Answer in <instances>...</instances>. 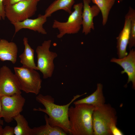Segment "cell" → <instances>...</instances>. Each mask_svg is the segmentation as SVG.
<instances>
[{"label":"cell","instance_id":"obj_28","mask_svg":"<svg viewBox=\"0 0 135 135\" xmlns=\"http://www.w3.org/2000/svg\"><path fill=\"white\" fill-rule=\"evenodd\" d=\"M118 1V2H122V1L123 0H116Z\"/></svg>","mask_w":135,"mask_h":135},{"label":"cell","instance_id":"obj_24","mask_svg":"<svg viewBox=\"0 0 135 135\" xmlns=\"http://www.w3.org/2000/svg\"><path fill=\"white\" fill-rule=\"evenodd\" d=\"M4 0H0V20H4L6 17L4 6L3 5Z\"/></svg>","mask_w":135,"mask_h":135},{"label":"cell","instance_id":"obj_12","mask_svg":"<svg viewBox=\"0 0 135 135\" xmlns=\"http://www.w3.org/2000/svg\"><path fill=\"white\" fill-rule=\"evenodd\" d=\"M47 18L44 15H39L35 19L27 18L21 22L12 23L14 28L15 34L22 29H28L40 33L46 34L47 32L43 27V24L46 22Z\"/></svg>","mask_w":135,"mask_h":135},{"label":"cell","instance_id":"obj_25","mask_svg":"<svg viewBox=\"0 0 135 135\" xmlns=\"http://www.w3.org/2000/svg\"><path fill=\"white\" fill-rule=\"evenodd\" d=\"M24 0H4L3 1V5L4 6L12 4L20 1ZM39 2L42 0H36Z\"/></svg>","mask_w":135,"mask_h":135},{"label":"cell","instance_id":"obj_18","mask_svg":"<svg viewBox=\"0 0 135 135\" xmlns=\"http://www.w3.org/2000/svg\"><path fill=\"white\" fill-rule=\"evenodd\" d=\"M48 116L44 115L46 122L45 125L32 128V135H66V133L62 128L56 126H51L48 120Z\"/></svg>","mask_w":135,"mask_h":135},{"label":"cell","instance_id":"obj_1","mask_svg":"<svg viewBox=\"0 0 135 135\" xmlns=\"http://www.w3.org/2000/svg\"><path fill=\"white\" fill-rule=\"evenodd\" d=\"M86 94L85 93L81 95L74 96L73 98L69 103L63 105L55 104L54 98L50 95L39 94L36 97V100L42 104L44 108L40 107L34 108L33 110L45 113L48 116V120L51 126L58 127L67 134H71L68 116L70 106L76 100Z\"/></svg>","mask_w":135,"mask_h":135},{"label":"cell","instance_id":"obj_5","mask_svg":"<svg viewBox=\"0 0 135 135\" xmlns=\"http://www.w3.org/2000/svg\"><path fill=\"white\" fill-rule=\"evenodd\" d=\"M38 2L36 0H24L4 6L6 17L12 24L29 18L35 14Z\"/></svg>","mask_w":135,"mask_h":135},{"label":"cell","instance_id":"obj_26","mask_svg":"<svg viewBox=\"0 0 135 135\" xmlns=\"http://www.w3.org/2000/svg\"><path fill=\"white\" fill-rule=\"evenodd\" d=\"M2 110V104L1 102V97L0 96V124L1 125L3 124V121L1 119V113Z\"/></svg>","mask_w":135,"mask_h":135},{"label":"cell","instance_id":"obj_3","mask_svg":"<svg viewBox=\"0 0 135 135\" xmlns=\"http://www.w3.org/2000/svg\"><path fill=\"white\" fill-rule=\"evenodd\" d=\"M117 120L116 110L110 104L95 107L92 115L93 135H112L110 127Z\"/></svg>","mask_w":135,"mask_h":135},{"label":"cell","instance_id":"obj_7","mask_svg":"<svg viewBox=\"0 0 135 135\" xmlns=\"http://www.w3.org/2000/svg\"><path fill=\"white\" fill-rule=\"evenodd\" d=\"M51 40H45L42 45L38 46L36 52L37 55L38 70L41 72L44 79L51 77L54 68V60L57 56V54L50 51Z\"/></svg>","mask_w":135,"mask_h":135},{"label":"cell","instance_id":"obj_17","mask_svg":"<svg viewBox=\"0 0 135 135\" xmlns=\"http://www.w3.org/2000/svg\"><path fill=\"white\" fill-rule=\"evenodd\" d=\"M74 2V0H55L46 9L44 15L47 18L60 10H63L70 14L72 12V8Z\"/></svg>","mask_w":135,"mask_h":135},{"label":"cell","instance_id":"obj_27","mask_svg":"<svg viewBox=\"0 0 135 135\" xmlns=\"http://www.w3.org/2000/svg\"><path fill=\"white\" fill-rule=\"evenodd\" d=\"M2 125L0 124V135H2L3 128H2Z\"/></svg>","mask_w":135,"mask_h":135},{"label":"cell","instance_id":"obj_16","mask_svg":"<svg viewBox=\"0 0 135 135\" xmlns=\"http://www.w3.org/2000/svg\"><path fill=\"white\" fill-rule=\"evenodd\" d=\"M23 41L24 48L23 52L19 56L20 62L23 66L38 70L34 61V50L28 44L27 38L24 37Z\"/></svg>","mask_w":135,"mask_h":135},{"label":"cell","instance_id":"obj_9","mask_svg":"<svg viewBox=\"0 0 135 135\" xmlns=\"http://www.w3.org/2000/svg\"><path fill=\"white\" fill-rule=\"evenodd\" d=\"M18 78L6 65L0 68V96L21 94Z\"/></svg>","mask_w":135,"mask_h":135},{"label":"cell","instance_id":"obj_2","mask_svg":"<svg viewBox=\"0 0 135 135\" xmlns=\"http://www.w3.org/2000/svg\"><path fill=\"white\" fill-rule=\"evenodd\" d=\"M68 111L71 134L93 135L92 115L95 107L86 104L74 105Z\"/></svg>","mask_w":135,"mask_h":135},{"label":"cell","instance_id":"obj_19","mask_svg":"<svg viewBox=\"0 0 135 135\" xmlns=\"http://www.w3.org/2000/svg\"><path fill=\"white\" fill-rule=\"evenodd\" d=\"M16 122V125L14 128L15 135H32V128H30L28 122L23 116L20 114L14 118Z\"/></svg>","mask_w":135,"mask_h":135},{"label":"cell","instance_id":"obj_14","mask_svg":"<svg viewBox=\"0 0 135 135\" xmlns=\"http://www.w3.org/2000/svg\"><path fill=\"white\" fill-rule=\"evenodd\" d=\"M18 48L16 44L0 39V60L9 61L14 64L16 61Z\"/></svg>","mask_w":135,"mask_h":135},{"label":"cell","instance_id":"obj_23","mask_svg":"<svg viewBox=\"0 0 135 135\" xmlns=\"http://www.w3.org/2000/svg\"><path fill=\"white\" fill-rule=\"evenodd\" d=\"M14 128L10 126H6L3 129L2 135H14Z\"/></svg>","mask_w":135,"mask_h":135},{"label":"cell","instance_id":"obj_4","mask_svg":"<svg viewBox=\"0 0 135 135\" xmlns=\"http://www.w3.org/2000/svg\"><path fill=\"white\" fill-rule=\"evenodd\" d=\"M14 70L21 90L26 93L39 94L41 88L42 80L36 70L23 66L14 67Z\"/></svg>","mask_w":135,"mask_h":135},{"label":"cell","instance_id":"obj_8","mask_svg":"<svg viewBox=\"0 0 135 135\" xmlns=\"http://www.w3.org/2000/svg\"><path fill=\"white\" fill-rule=\"evenodd\" d=\"M1 100L2 118L6 122L10 123L22 111L25 99L21 94H16L2 96Z\"/></svg>","mask_w":135,"mask_h":135},{"label":"cell","instance_id":"obj_6","mask_svg":"<svg viewBox=\"0 0 135 135\" xmlns=\"http://www.w3.org/2000/svg\"><path fill=\"white\" fill-rule=\"evenodd\" d=\"M83 6L82 2L74 4V11L70 14L65 22H61L56 20H54L52 28L58 29L59 32L57 36V38H60L66 34H74L79 32L82 26Z\"/></svg>","mask_w":135,"mask_h":135},{"label":"cell","instance_id":"obj_15","mask_svg":"<svg viewBox=\"0 0 135 135\" xmlns=\"http://www.w3.org/2000/svg\"><path fill=\"white\" fill-rule=\"evenodd\" d=\"M105 100L103 93V86L101 83H98L96 90L90 95L73 102L74 105L86 104L92 105L95 107L99 106L104 104Z\"/></svg>","mask_w":135,"mask_h":135},{"label":"cell","instance_id":"obj_20","mask_svg":"<svg viewBox=\"0 0 135 135\" xmlns=\"http://www.w3.org/2000/svg\"><path fill=\"white\" fill-rule=\"evenodd\" d=\"M116 0H91L100 9L102 16V24L105 26L108 20L109 15Z\"/></svg>","mask_w":135,"mask_h":135},{"label":"cell","instance_id":"obj_10","mask_svg":"<svg viewBox=\"0 0 135 135\" xmlns=\"http://www.w3.org/2000/svg\"><path fill=\"white\" fill-rule=\"evenodd\" d=\"M111 62L116 63L121 66L124 70L121 73H126L127 74L128 79L127 84L131 82L132 88L135 89V50L134 49H130L129 54L125 57L117 58H112Z\"/></svg>","mask_w":135,"mask_h":135},{"label":"cell","instance_id":"obj_13","mask_svg":"<svg viewBox=\"0 0 135 135\" xmlns=\"http://www.w3.org/2000/svg\"><path fill=\"white\" fill-rule=\"evenodd\" d=\"M131 22L127 13L125 16L123 28L116 38L117 54L118 58H123L128 55L126 49L130 38Z\"/></svg>","mask_w":135,"mask_h":135},{"label":"cell","instance_id":"obj_22","mask_svg":"<svg viewBox=\"0 0 135 135\" xmlns=\"http://www.w3.org/2000/svg\"><path fill=\"white\" fill-rule=\"evenodd\" d=\"M116 123L113 124L110 127V130L112 135H124L123 132L116 126Z\"/></svg>","mask_w":135,"mask_h":135},{"label":"cell","instance_id":"obj_21","mask_svg":"<svg viewBox=\"0 0 135 135\" xmlns=\"http://www.w3.org/2000/svg\"><path fill=\"white\" fill-rule=\"evenodd\" d=\"M130 19L131 25L128 47L131 49L135 46V10L130 6L127 13Z\"/></svg>","mask_w":135,"mask_h":135},{"label":"cell","instance_id":"obj_11","mask_svg":"<svg viewBox=\"0 0 135 135\" xmlns=\"http://www.w3.org/2000/svg\"><path fill=\"white\" fill-rule=\"evenodd\" d=\"M83 10L82 14V33L86 35L90 33L94 27L93 19L98 16L100 10L98 7L94 4L91 6L90 4L91 0H83Z\"/></svg>","mask_w":135,"mask_h":135}]
</instances>
